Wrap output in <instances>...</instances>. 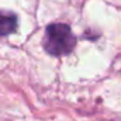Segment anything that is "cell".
I'll use <instances>...</instances> for the list:
<instances>
[{"mask_svg": "<svg viewBox=\"0 0 121 121\" xmlns=\"http://www.w3.org/2000/svg\"><path fill=\"white\" fill-rule=\"evenodd\" d=\"M44 49L54 56H63L70 54L76 47V37L68 24L55 23L49 24L42 39Z\"/></svg>", "mask_w": 121, "mask_h": 121, "instance_id": "cell-1", "label": "cell"}, {"mask_svg": "<svg viewBox=\"0 0 121 121\" xmlns=\"http://www.w3.org/2000/svg\"><path fill=\"white\" fill-rule=\"evenodd\" d=\"M17 16L11 11L0 10V35L6 37L17 30Z\"/></svg>", "mask_w": 121, "mask_h": 121, "instance_id": "cell-2", "label": "cell"}]
</instances>
